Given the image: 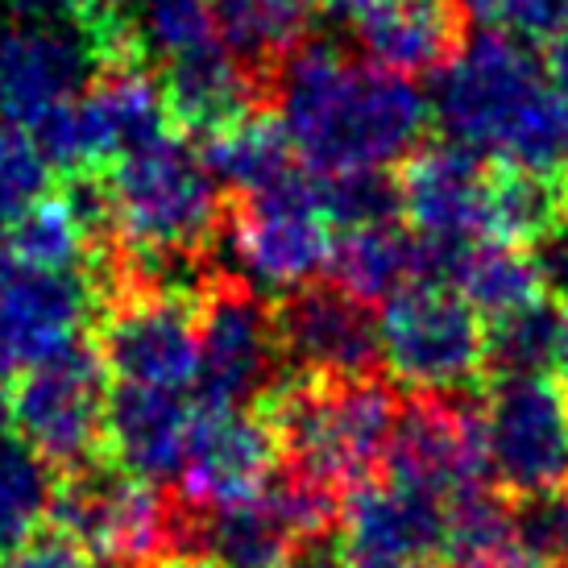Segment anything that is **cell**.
<instances>
[{
	"instance_id": "8d00e7d4",
	"label": "cell",
	"mask_w": 568,
	"mask_h": 568,
	"mask_svg": "<svg viewBox=\"0 0 568 568\" xmlns=\"http://www.w3.org/2000/svg\"><path fill=\"white\" fill-rule=\"evenodd\" d=\"M67 9L75 13L83 33L100 47V54H109L112 63L138 59V47H133L138 0H67Z\"/></svg>"
},
{
	"instance_id": "ac0fdd59",
	"label": "cell",
	"mask_w": 568,
	"mask_h": 568,
	"mask_svg": "<svg viewBox=\"0 0 568 568\" xmlns=\"http://www.w3.org/2000/svg\"><path fill=\"white\" fill-rule=\"evenodd\" d=\"M92 303L83 270L26 266L0 253V336L9 341L17 365H33L83 341Z\"/></svg>"
},
{
	"instance_id": "74e56055",
	"label": "cell",
	"mask_w": 568,
	"mask_h": 568,
	"mask_svg": "<svg viewBox=\"0 0 568 568\" xmlns=\"http://www.w3.org/2000/svg\"><path fill=\"white\" fill-rule=\"evenodd\" d=\"M0 568H109L100 565L95 556L75 548L63 536H33L30 544H21L13 552L0 556Z\"/></svg>"
},
{
	"instance_id": "b9f144b4",
	"label": "cell",
	"mask_w": 568,
	"mask_h": 568,
	"mask_svg": "<svg viewBox=\"0 0 568 568\" xmlns=\"http://www.w3.org/2000/svg\"><path fill=\"white\" fill-rule=\"evenodd\" d=\"M548 80H552L560 104L568 109V30L560 33L552 42V50H548Z\"/></svg>"
},
{
	"instance_id": "7a4b0ae2",
	"label": "cell",
	"mask_w": 568,
	"mask_h": 568,
	"mask_svg": "<svg viewBox=\"0 0 568 568\" xmlns=\"http://www.w3.org/2000/svg\"><path fill=\"white\" fill-rule=\"evenodd\" d=\"M432 121L444 142L494 166L560 174L568 166V109L527 42L477 33L440 67Z\"/></svg>"
},
{
	"instance_id": "484cf974",
	"label": "cell",
	"mask_w": 568,
	"mask_h": 568,
	"mask_svg": "<svg viewBox=\"0 0 568 568\" xmlns=\"http://www.w3.org/2000/svg\"><path fill=\"white\" fill-rule=\"evenodd\" d=\"M204 159L212 166V174H216V183L233 187L241 200L266 195V191L283 187L300 174V166H295L300 154L286 142L278 116L270 121V116H257V112L216 129L207 138Z\"/></svg>"
},
{
	"instance_id": "f35d334b",
	"label": "cell",
	"mask_w": 568,
	"mask_h": 568,
	"mask_svg": "<svg viewBox=\"0 0 568 568\" xmlns=\"http://www.w3.org/2000/svg\"><path fill=\"white\" fill-rule=\"evenodd\" d=\"M536 266L544 278V291L568 303V229H556L548 241L536 245Z\"/></svg>"
},
{
	"instance_id": "8992f818",
	"label": "cell",
	"mask_w": 568,
	"mask_h": 568,
	"mask_svg": "<svg viewBox=\"0 0 568 568\" xmlns=\"http://www.w3.org/2000/svg\"><path fill=\"white\" fill-rule=\"evenodd\" d=\"M386 374L427 398H457L489 369L481 312L444 283H410L378 320Z\"/></svg>"
},
{
	"instance_id": "ffe728a7",
	"label": "cell",
	"mask_w": 568,
	"mask_h": 568,
	"mask_svg": "<svg viewBox=\"0 0 568 568\" xmlns=\"http://www.w3.org/2000/svg\"><path fill=\"white\" fill-rule=\"evenodd\" d=\"M191 415L195 407H187V395L179 390L116 382L104 410V448L112 465L150 486L179 481L187 460Z\"/></svg>"
},
{
	"instance_id": "7402d4cb",
	"label": "cell",
	"mask_w": 568,
	"mask_h": 568,
	"mask_svg": "<svg viewBox=\"0 0 568 568\" xmlns=\"http://www.w3.org/2000/svg\"><path fill=\"white\" fill-rule=\"evenodd\" d=\"M159 88L166 95L171 116L191 133L212 138L216 129L250 116V71H245V59L224 38L162 63Z\"/></svg>"
},
{
	"instance_id": "f1b7e54d",
	"label": "cell",
	"mask_w": 568,
	"mask_h": 568,
	"mask_svg": "<svg viewBox=\"0 0 568 568\" xmlns=\"http://www.w3.org/2000/svg\"><path fill=\"white\" fill-rule=\"evenodd\" d=\"M320 0H212L221 38L245 63H270L295 50Z\"/></svg>"
},
{
	"instance_id": "9c48e42d",
	"label": "cell",
	"mask_w": 568,
	"mask_h": 568,
	"mask_svg": "<svg viewBox=\"0 0 568 568\" xmlns=\"http://www.w3.org/2000/svg\"><path fill=\"white\" fill-rule=\"evenodd\" d=\"M109 369L100 348L88 341L50 353L26 365L9 398V419L42 457L71 474L95 457L104 444V410H109Z\"/></svg>"
},
{
	"instance_id": "e0dca14e",
	"label": "cell",
	"mask_w": 568,
	"mask_h": 568,
	"mask_svg": "<svg viewBox=\"0 0 568 568\" xmlns=\"http://www.w3.org/2000/svg\"><path fill=\"white\" fill-rule=\"evenodd\" d=\"M274 320H278L283 357L300 365L307 378H365L374 362H382L378 320L341 286L316 283L283 295Z\"/></svg>"
},
{
	"instance_id": "f6af8a7d",
	"label": "cell",
	"mask_w": 568,
	"mask_h": 568,
	"mask_svg": "<svg viewBox=\"0 0 568 568\" xmlns=\"http://www.w3.org/2000/svg\"><path fill=\"white\" fill-rule=\"evenodd\" d=\"M565 207H568V187H565Z\"/></svg>"
},
{
	"instance_id": "6da1fadb",
	"label": "cell",
	"mask_w": 568,
	"mask_h": 568,
	"mask_svg": "<svg viewBox=\"0 0 568 568\" xmlns=\"http://www.w3.org/2000/svg\"><path fill=\"white\" fill-rule=\"evenodd\" d=\"M274 109L312 174L386 171L419 150L432 116L407 75L353 63L328 42L286 50L274 71Z\"/></svg>"
},
{
	"instance_id": "3957f363",
	"label": "cell",
	"mask_w": 568,
	"mask_h": 568,
	"mask_svg": "<svg viewBox=\"0 0 568 568\" xmlns=\"http://www.w3.org/2000/svg\"><path fill=\"white\" fill-rule=\"evenodd\" d=\"M395 390L378 378H295L270 395V424L291 469L332 494H353L386 460L398 424Z\"/></svg>"
},
{
	"instance_id": "44dd1931",
	"label": "cell",
	"mask_w": 568,
	"mask_h": 568,
	"mask_svg": "<svg viewBox=\"0 0 568 568\" xmlns=\"http://www.w3.org/2000/svg\"><path fill=\"white\" fill-rule=\"evenodd\" d=\"M300 544L270 486L224 506L183 503V556L216 568H283Z\"/></svg>"
},
{
	"instance_id": "9a60e30c",
	"label": "cell",
	"mask_w": 568,
	"mask_h": 568,
	"mask_svg": "<svg viewBox=\"0 0 568 568\" xmlns=\"http://www.w3.org/2000/svg\"><path fill=\"white\" fill-rule=\"evenodd\" d=\"M348 565H432L448 552V498L395 477L365 481L345 503Z\"/></svg>"
},
{
	"instance_id": "ee69618b",
	"label": "cell",
	"mask_w": 568,
	"mask_h": 568,
	"mask_svg": "<svg viewBox=\"0 0 568 568\" xmlns=\"http://www.w3.org/2000/svg\"><path fill=\"white\" fill-rule=\"evenodd\" d=\"M162 568H216V565H207L200 556H174V560H166Z\"/></svg>"
},
{
	"instance_id": "2e32d148",
	"label": "cell",
	"mask_w": 568,
	"mask_h": 568,
	"mask_svg": "<svg viewBox=\"0 0 568 568\" xmlns=\"http://www.w3.org/2000/svg\"><path fill=\"white\" fill-rule=\"evenodd\" d=\"M278 457L274 424L250 407H212L195 403L183 460V503L224 506L250 498L270 481Z\"/></svg>"
},
{
	"instance_id": "30bf717a",
	"label": "cell",
	"mask_w": 568,
	"mask_h": 568,
	"mask_svg": "<svg viewBox=\"0 0 568 568\" xmlns=\"http://www.w3.org/2000/svg\"><path fill=\"white\" fill-rule=\"evenodd\" d=\"M332 224L316 204V174L300 171L291 183L241 200V212L229 229V257L245 286L295 295L316 286L332 270Z\"/></svg>"
},
{
	"instance_id": "277c9868",
	"label": "cell",
	"mask_w": 568,
	"mask_h": 568,
	"mask_svg": "<svg viewBox=\"0 0 568 568\" xmlns=\"http://www.w3.org/2000/svg\"><path fill=\"white\" fill-rule=\"evenodd\" d=\"M104 200L112 233L138 262L200 253L221 224L216 174L204 154L171 129L109 162Z\"/></svg>"
},
{
	"instance_id": "5b68a950",
	"label": "cell",
	"mask_w": 568,
	"mask_h": 568,
	"mask_svg": "<svg viewBox=\"0 0 568 568\" xmlns=\"http://www.w3.org/2000/svg\"><path fill=\"white\" fill-rule=\"evenodd\" d=\"M47 523L109 568H162L183 556V506L116 465L88 460L59 477Z\"/></svg>"
},
{
	"instance_id": "d6a6232c",
	"label": "cell",
	"mask_w": 568,
	"mask_h": 568,
	"mask_svg": "<svg viewBox=\"0 0 568 568\" xmlns=\"http://www.w3.org/2000/svg\"><path fill=\"white\" fill-rule=\"evenodd\" d=\"M221 38L212 0H138L133 47L145 59L171 63L187 50H200Z\"/></svg>"
},
{
	"instance_id": "d590c367",
	"label": "cell",
	"mask_w": 568,
	"mask_h": 568,
	"mask_svg": "<svg viewBox=\"0 0 568 568\" xmlns=\"http://www.w3.org/2000/svg\"><path fill=\"white\" fill-rule=\"evenodd\" d=\"M481 33H503L515 42H556L568 30V0H457Z\"/></svg>"
},
{
	"instance_id": "ba28073f",
	"label": "cell",
	"mask_w": 568,
	"mask_h": 568,
	"mask_svg": "<svg viewBox=\"0 0 568 568\" xmlns=\"http://www.w3.org/2000/svg\"><path fill=\"white\" fill-rule=\"evenodd\" d=\"M171 109L159 80L129 63H112L104 80L47 112L26 133L42 150L50 171L88 174L116 162L125 150L166 133Z\"/></svg>"
},
{
	"instance_id": "ab89813d",
	"label": "cell",
	"mask_w": 568,
	"mask_h": 568,
	"mask_svg": "<svg viewBox=\"0 0 568 568\" xmlns=\"http://www.w3.org/2000/svg\"><path fill=\"white\" fill-rule=\"evenodd\" d=\"M283 568H348L345 544H341V539H332V531L328 536L303 539L300 548L283 560Z\"/></svg>"
},
{
	"instance_id": "8fae6325",
	"label": "cell",
	"mask_w": 568,
	"mask_h": 568,
	"mask_svg": "<svg viewBox=\"0 0 568 568\" xmlns=\"http://www.w3.org/2000/svg\"><path fill=\"white\" fill-rule=\"evenodd\" d=\"M95 348L116 382L179 390L200 382V295L138 286L109 307Z\"/></svg>"
},
{
	"instance_id": "5bb4252c",
	"label": "cell",
	"mask_w": 568,
	"mask_h": 568,
	"mask_svg": "<svg viewBox=\"0 0 568 568\" xmlns=\"http://www.w3.org/2000/svg\"><path fill=\"white\" fill-rule=\"evenodd\" d=\"M382 465H386V477L432 489L453 503L460 494L486 486L489 477L481 415H474L460 398L419 395L410 407L398 410L395 436Z\"/></svg>"
},
{
	"instance_id": "52a82bcc",
	"label": "cell",
	"mask_w": 568,
	"mask_h": 568,
	"mask_svg": "<svg viewBox=\"0 0 568 568\" xmlns=\"http://www.w3.org/2000/svg\"><path fill=\"white\" fill-rule=\"evenodd\" d=\"M100 47L67 0H0V121L38 125L95 83Z\"/></svg>"
},
{
	"instance_id": "7bdbcfd3",
	"label": "cell",
	"mask_w": 568,
	"mask_h": 568,
	"mask_svg": "<svg viewBox=\"0 0 568 568\" xmlns=\"http://www.w3.org/2000/svg\"><path fill=\"white\" fill-rule=\"evenodd\" d=\"M556 374H560V386L568 390V316H565V328H560V348H556Z\"/></svg>"
},
{
	"instance_id": "4dcf8cb0",
	"label": "cell",
	"mask_w": 568,
	"mask_h": 568,
	"mask_svg": "<svg viewBox=\"0 0 568 568\" xmlns=\"http://www.w3.org/2000/svg\"><path fill=\"white\" fill-rule=\"evenodd\" d=\"M92 229L83 224L75 212L71 195H54L33 207L26 221L13 229L9 237V257L26 262V266H47V270H83V257L92 250Z\"/></svg>"
},
{
	"instance_id": "60d3db41",
	"label": "cell",
	"mask_w": 568,
	"mask_h": 568,
	"mask_svg": "<svg viewBox=\"0 0 568 568\" xmlns=\"http://www.w3.org/2000/svg\"><path fill=\"white\" fill-rule=\"evenodd\" d=\"M386 4H395V0H320V9H328L336 21H345V26H357L365 21L369 13H378Z\"/></svg>"
},
{
	"instance_id": "4fadbf2b",
	"label": "cell",
	"mask_w": 568,
	"mask_h": 568,
	"mask_svg": "<svg viewBox=\"0 0 568 568\" xmlns=\"http://www.w3.org/2000/svg\"><path fill=\"white\" fill-rule=\"evenodd\" d=\"M278 320L245 283L212 286L200 295V403L250 407L270 398L283 365Z\"/></svg>"
},
{
	"instance_id": "836d02e7",
	"label": "cell",
	"mask_w": 568,
	"mask_h": 568,
	"mask_svg": "<svg viewBox=\"0 0 568 568\" xmlns=\"http://www.w3.org/2000/svg\"><path fill=\"white\" fill-rule=\"evenodd\" d=\"M50 162L33 138L17 125H0V253L9 250L13 229L47 200Z\"/></svg>"
},
{
	"instance_id": "1f68e13d",
	"label": "cell",
	"mask_w": 568,
	"mask_h": 568,
	"mask_svg": "<svg viewBox=\"0 0 568 568\" xmlns=\"http://www.w3.org/2000/svg\"><path fill=\"white\" fill-rule=\"evenodd\" d=\"M316 204L336 233L395 224L403 212V187L386 171L316 174Z\"/></svg>"
},
{
	"instance_id": "d6986e66",
	"label": "cell",
	"mask_w": 568,
	"mask_h": 568,
	"mask_svg": "<svg viewBox=\"0 0 568 568\" xmlns=\"http://www.w3.org/2000/svg\"><path fill=\"white\" fill-rule=\"evenodd\" d=\"M489 179L494 171H486V162L453 142L415 150L398 179L403 212L415 224V237L444 250L489 237Z\"/></svg>"
},
{
	"instance_id": "d4e9b609",
	"label": "cell",
	"mask_w": 568,
	"mask_h": 568,
	"mask_svg": "<svg viewBox=\"0 0 568 568\" xmlns=\"http://www.w3.org/2000/svg\"><path fill=\"white\" fill-rule=\"evenodd\" d=\"M336 286L362 303H386L410 283H427V245L395 224L341 233L332 253Z\"/></svg>"
},
{
	"instance_id": "f546056e",
	"label": "cell",
	"mask_w": 568,
	"mask_h": 568,
	"mask_svg": "<svg viewBox=\"0 0 568 568\" xmlns=\"http://www.w3.org/2000/svg\"><path fill=\"white\" fill-rule=\"evenodd\" d=\"M560 328L565 316L552 303L531 300L494 316L486 328V357L489 369L498 378H531V374H548L556 365V348H560Z\"/></svg>"
},
{
	"instance_id": "603a6c76",
	"label": "cell",
	"mask_w": 568,
	"mask_h": 568,
	"mask_svg": "<svg viewBox=\"0 0 568 568\" xmlns=\"http://www.w3.org/2000/svg\"><path fill=\"white\" fill-rule=\"evenodd\" d=\"M365 59L395 75L440 71L460 50L457 0H395L353 26Z\"/></svg>"
},
{
	"instance_id": "cb8c5ba5",
	"label": "cell",
	"mask_w": 568,
	"mask_h": 568,
	"mask_svg": "<svg viewBox=\"0 0 568 568\" xmlns=\"http://www.w3.org/2000/svg\"><path fill=\"white\" fill-rule=\"evenodd\" d=\"M427 283L453 286L457 295H465L489 320L539 300V291H544L536 257H527L523 245L494 237L465 241V245H453V250L427 245Z\"/></svg>"
},
{
	"instance_id": "e575fe53",
	"label": "cell",
	"mask_w": 568,
	"mask_h": 568,
	"mask_svg": "<svg viewBox=\"0 0 568 568\" xmlns=\"http://www.w3.org/2000/svg\"><path fill=\"white\" fill-rule=\"evenodd\" d=\"M510 527L515 548L536 568H568V486L523 494Z\"/></svg>"
},
{
	"instance_id": "4316f807",
	"label": "cell",
	"mask_w": 568,
	"mask_h": 568,
	"mask_svg": "<svg viewBox=\"0 0 568 568\" xmlns=\"http://www.w3.org/2000/svg\"><path fill=\"white\" fill-rule=\"evenodd\" d=\"M38 448L13 427L9 410L0 407V556L30 544L33 531L50 519L54 474Z\"/></svg>"
},
{
	"instance_id": "83f0119b",
	"label": "cell",
	"mask_w": 568,
	"mask_h": 568,
	"mask_svg": "<svg viewBox=\"0 0 568 568\" xmlns=\"http://www.w3.org/2000/svg\"><path fill=\"white\" fill-rule=\"evenodd\" d=\"M565 216V187H556V174L515 171L498 166L489 179V216L486 233L510 245H539L560 229Z\"/></svg>"
},
{
	"instance_id": "7c38bea8",
	"label": "cell",
	"mask_w": 568,
	"mask_h": 568,
	"mask_svg": "<svg viewBox=\"0 0 568 568\" xmlns=\"http://www.w3.org/2000/svg\"><path fill=\"white\" fill-rule=\"evenodd\" d=\"M489 477L510 494L568 486V390L531 378H498L481 410Z\"/></svg>"
}]
</instances>
